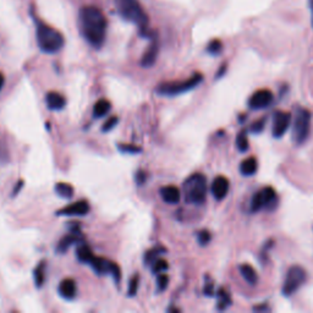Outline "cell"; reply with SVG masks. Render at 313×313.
Wrapping results in <instances>:
<instances>
[{
	"label": "cell",
	"mask_w": 313,
	"mask_h": 313,
	"mask_svg": "<svg viewBox=\"0 0 313 313\" xmlns=\"http://www.w3.org/2000/svg\"><path fill=\"white\" fill-rule=\"evenodd\" d=\"M230 189V183L225 176L219 175L213 180L212 186H210V191H212L213 197H214L217 201H222L227 197L228 192Z\"/></svg>",
	"instance_id": "cell-12"
},
{
	"label": "cell",
	"mask_w": 313,
	"mask_h": 313,
	"mask_svg": "<svg viewBox=\"0 0 313 313\" xmlns=\"http://www.w3.org/2000/svg\"><path fill=\"white\" fill-rule=\"evenodd\" d=\"M89 212V204L87 201H78L73 204H69L65 208L60 209L58 215H86Z\"/></svg>",
	"instance_id": "cell-14"
},
{
	"label": "cell",
	"mask_w": 313,
	"mask_h": 313,
	"mask_svg": "<svg viewBox=\"0 0 313 313\" xmlns=\"http://www.w3.org/2000/svg\"><path fill=\"white\" fill-rule=\"evenodd\" d=\"M120 152L127 153V155H137V153H141V148L138 146L135 145H119L117 146Z\"/></svg>",
	"instance_id": "cell-30"
},
{
	"label": "cell",
	"mask_w": 313,
	"mask_h": 313,
	"mask_svg": "<svg viewBox=\"0 0 313 313\" xmlns=\"http://www.w3.org/2000/svg\"><path fill=\"white\" fill-rule=\"evenodd\" d=\"M76 256H78V261L82 262V263H91L92 260L94 258V253L93 251L91 250L89 246H87L86 243H81V245L78 247V251H76Z\"/></svg>",
	"instance_id": "cell-22"
},
{
	"label": "cell",
	"mask_w": 313,
	"mask_h": 313,
	"mask_svg": "<svg viewBox=\"0 0 313 313\" xmlns=\"http://www.w3.org/2000/svg\"><path fill=\"white\" fill-rule=\"evenodd\" d=\"M115 6L122 19L135 24L143 36H147L150 19L138 0H115Z\"/></svg>",
	"instance_id": "cell-2"
},
{
	"label": "cell",
	"mask_w": 313,
	"mask_h": 313,
	"mask_svg": "<svg viewBox=\"0 0 313 313\" xmlns=\"http://www.w3.org/2000/svg\"><path fill=\"white\" fill-rule=\"evenodd\" d=\"M258 163L255 156H248L240 164V173L243 176H252L257 173Z\"/></svg>",
	"instance_id": "cell-18"
},
{
	"label": "cell",
	"mask_w": 313,
	"mask_h": 313,
	"mask_svg": "<svg viewBox=\"0 0 313 313\" xmlns=\"http://www.w3.org/2000/svg\"><path fill=\"white\" fill-rule=\"evenodd\" d=\"M163 252H165V248L163 247H156V248H152L151 251H148L147 253H146L145 256V262L147 264H152L153 262H155L156 260V257H158L159 255H161Z\"/></svg>",
	"instance_id": "cell-29"
},
{
	"label": "cell",
	"mask_w": 313,
	"mask_h": 313,
	"mask_svg": "<svg viewBox=\"0 0 313 313\" xmlns=\"http://www.w3.org/2000/svg\"><path fill=\"white\" fill-rule=\"evenodd\" d=\"M117 122H119V119H117V117H115V115L114 117H108V119L105 120L103 126H102V131H103V132H108V131L113 130L117 126Z\"/></svg>",
	"instance_id": "cell-33"
},
{
	"label": "cell",
	"mask_w": 313,
	"mask_h": 313,
	"mask_svg": "<svg viewBox=\"0 0 313 313\" xmlns=\"http://www.w3.org/2000/svg\"><path fill=\"white\" fill-rule=\"evenodd\" d=\"M146 179H147V176H146V173L145 171H138L137 174H136V183H137L138 185H142L145 184Z\"/></svg>",
	"instance_id": "cell-37"
},
{
	"label": "cell",
	"mask_w": 313,
	"mask_h": 313,
	"mask_svg": "<svg viewBox=\"0 0 313 313\" xmlns=\"http://www.w3.org/2000/svg\"><path fill=\"white\" fill-rule=\"evenodd\" d=\"M110 109H112V104H110L109 101H107V99H99L93 107V117H96V119L104 117L109 113Z\"/></svg>",
	"instance_id": "cell-21"
},
{
	"label": "cell",
	"mask_w": 313,
	"mask_h": 313,
	"mask_svg": "<svg viewBox=\"0 0 313 313\" xmlns=\"http://www.w3.org/2000/svg\"><path fill=\"white\" fill-rule=\"evenodd\" d=\"M273 99V92L269 91V89L267 88L258 89V91H256L255 93L250 97V99H248V107H250L251 109L255 110L264 109V108L269 107V105L272 104Z\"/></svg>",
	"instance_id": "cell-11"
},
{
	"label": "cell",
	"mask_w": 313,
	"mask_h": 313,
	"mask_svg": "<svg viewBox=\"0 0 313 313\" xmlns=\"http://www.w3.org/2000/svg\"><path fill=\"white\" fill-rule=\"evenodd\" d=\"M217 299H218V310L219 311H224V310H227L228 307L232 305V297H230L229 292L227 291L225 289H219L217 291Z\"/></svg>",
	"instance_id": "cell-23"
},
{
	"label": "cell",
	"mask_w": 313,
	"mask_h": 313,
	"mask_svg": "<svg viewBox=\"0 0 313 313\" xmlns=\"http://www.w3.org/2000/svg\"><path fill=\"white\" fill-rule=\"evenodd\" d=\"M223 52V43L219 39H213L210 40L207 45V53L210 55H219Z\"/></svg>",
	"instance_id": "cell-27"
},
{
	"label": "cell",
	"mask_w": 313,
	"mask_h": 313,
	"mask_svg": "<svg viewBox=\"0 0 313 313\" xmlns=\"http://www.w3.org/2000/svg\"><path fill=\"white\" fill-rule=\"evenodd\" d=\"M292 115L289 112H283V110H279L274 114V120H273V136L275 138L283 137L286 133V131L289 130L290 125H291Z\"/></svg>",
	"instance_id": "cell-10"
},
{
	"label": "cell",
	"mask_w": 313,
	"mask_h": 313,
	"mask_svg": "<svg viewBox=\"0 0 313 313\" xmlns=\"http://www.w3.org/2000/svg\"><path fill=\"white\" fill-rule=\"evenodd\" d=\"M36 37H37L38 47L40 50L47 54H54L64 47L63 35L58 30L44 24V22H38L37 30H36Z\"/></svg>",
	"instance_id": "cell-3"
},
{
	"label": "cell",
	"mask_w": 313,
	"mask_h": 313,
	"mask_svg": "<svg viewBox=\"0 0 313 313\" xmlns=\"http://www.w3.org/2000/svg\"><path fill=\"white\" fill-rule=\"evenodd\" d=\"M306 279L307 273L302 267L292 266L286 273L285 280H284L283 284V289H281V294L286 297L291 296V295H294L300 287L304 285Z\"/></svg>",
	"instance_id": "cell-7"
},
{
	"label": "cell",
	"mask_w": 313,
	"mask_h": 313,
	"mask_svg": "<svg viewBox=\"0 0 313 313\" xmlns=\"http://www.w3.org/2000/svg\"><path fill=\"white\" fill-rule=\"evenodd\" d=\"M168 268H169L168 262L163 260V258H156V260L152 263V272L155 274L164 273V272H165Z\"/></svg>",
	"instance_id": "cell-28"
},
{
	"label": "cell",
	"mask_w": 313,
	"mask_h": 313,
	"mask_svg": "<svg viewBox=\"0 0 313 313\" xmlns=\"http://www.w3.org/2000/svg\"><path fill=\"white\" fill-rule=\"evenodd\" d=\"M248 146H250V143H248L247 131L241 130L240 132L237 133V136H236V147H237V150L240 151V152L245 153L248 151Z\"/></svg>",
	"instance_id": "cell-26"
},
{
	"label": "cell",
	"mask_w": 313,
	"mask_h": 313,
	"mask_svg": "<svg viewBox=\"0 0 313 313\" xmlns=\"http://www.w3.org/2000/svg\"><path fill=\"white\" fill-rule=\"evenodd\" d=\"M55 192L58 196L63 197V198H71L75 194V189L73 185L68 183H58L55 185Z\"/></svg>",
	"instance_id": "cell-24"
},
{
	"label": "cell",
	"mask_w": 313,
	"mask_h": 313,
	"mask_svg": "<svg viewBox=\"0 0 313 313\" xmlns=\"http://www.w3.org/2000/svg\"><path fill=\"white\" fill-rule=\"evenodd\" d=\"M78 25L81 35L88 44L94 48H101L107 37V17L99 7L87 5L81 7L78 12Z\"/></svg>",
	"instance_id": "cell-1"
},
{
	"label": "cell",
	"mask_w": 313,
	"mask_h": 313,
	"mask_svg": "<svg viewBox=\"0 0 313 313\" xmlns=\"http://www.w3.org/2000/svg\"><path fill=\"white\" fill-rule=\"evenodd\" d=\"M253 311H269V307H267V305H262L261 307H255Z\"/></svg>",
	"instance_id": "cell-40"
},
{
	"label": "cell",
	"mask_w": 313,
	"mask_h": 313,
	"mask_svg": "<svg viewBox=\"0 0 313 313\" xmlns=\"http://www.w3.org/2000/svg\"><path fill=\"white\" fill-rule=\"evenodd\" d=\"M45 103L50 110H61L65 108L66 99L63 94L58 92H49L45 96Z\"/></svg>",
	"instance_id": "cell-17"
},
{
	"label": "cell",
	"mask_w": 313,
	"mask_h": 313,
	"mask_svg": "<svg viewBox=\"0 0 313 313\" xmlns=\"http://www.w3.org/2000/svg\"><path fill=\"white\" fill-rule=\"evenodd\" d=\"M276 198H278L276 197V192L273 187H263L260 191L256 192L255 196L251 199V213H257L264 208L273 209L276 204Z\"/></svg>",
	"instance_id": "cell-8"
},
{
	"label": "cell",
	"mask_w": 313,
	"mask_h": 313,
	"mask_svg": "<svg viewBox=\"0 0 313 313\" xmlns=\"http://www.w3.org/2000/svg\"><path fill=\"white\" fill-rule=\"evenodd\" d=\"M312 114L306 108H297L294 117V127H292V141L297 146L304 145L311 132Z\"/></svg>",
	"instance_id": "cell-6"
},
{
	"label": "cell",
	"mask_w": 313,
	"mask_h": 313,
	"mask_svg": "<svg viewBox=\"0 0 313 313\" xmlns=\"http://www.w3.org/2000/svg\"><path fill=\"white\" fill-rule=\"evenodd\" d=\"M310 9H311V22L313 27V0H310Z\"/></svg>",
	"instance_id": "cell-42"
},
{
	"label": "cell",
	"mask_w": 313,
	"mask_h": 313,
	"mask_svg": "<svg viewBox=\"0 0 313 313\" xmlns=\"http://www.w3.org/2000/svg\"><path fill=\"white\" fill-rule=\"evenodd\" d=\"M4 83H5V78H4V75L0 73V91H1V88L4 87Z\"/></svg>",
	"instance_id": "cell-41"
},
{
	"label": "cell",
	"mask_w": 313,
	"mask_h": 313,
	"mask_svg": "<svg viewBox=\"0 0 313 313\" xmlns=\"http://www.w3.org/2000/svg\"><path fill=\"white\" fill-rule=\"evenodd\" d=\"M58 291L60 294L61 297H64L65 300H74L78 294V285H76V281L74 279L66 278L64 280L60 281L58 287Z\"/></svg>",
	"instance_id": "cell-15"
},
{
	"label": "cell",
	"mask_w": 313,
	"mask_h": 313,
	"mask_svg": "<svg viewBox=\"0 0 313 313\" xmlns=\"http://www.w3.org/2000/svg\"><path fill=\"white\" fill-rule=\"evenodd\" d=\"M9 159L10 155L6 143L2 140H0V163H6V161H9Z\"/></svg>",
	"instance_id": "cell-34"
},
{
	"label": "cell",
	"mask_w": 313,
	"mask_h": 313,
	"mask_svg": "<svg viewBox=\"0 0 313 313\" xmlns=\"http://www.w3.org/2000/svg\"><path fill=\"white\" fill-rule=\"evenodd\" d=\"M185 201L195 206H202L207 197V179L203 174L190 175L183 185Z\"/></svg>",
	"instance_id": "cell-4"
},
{
	"label": "cell",
	"mask_w": 313,
	"mask_h": 313,
	"mask_svg": "<svg viewBox=\"0 0 313 313\" xmlns=\"http://www.w3.org/2000/svg\"><path fill=\"white\" fill-rule=\"evenodd\" d=\"M158 52H159V43L158 40L155 39L152 44L150 45V48L147 49V52L143 54L142 59H141V65H142L143 68H151V66L155 65L156 56H158Z\"/></svg>",
	"instance_id": "cell-16"
},
{
	"label": "cell",
	"mask_w": 313,
	"mask_h": 313,
	"mask_svg": "<svg viewBox=\"0 0 313 313\" xmlns=\"http://www.w3.org/2000/svg\"><path fill=\"white\" fill-rule=\"evenodd\" d=\"M138 283H140V278H138V275H135V276H133V278L130 280L129 290H127V295H129L130 297L135 296L136 292H137Z\"/></svg>",
	"instance_id": "cell-36"
},
{
	"label": "cell",
	"mask_w": 313,
	"mask_h": 313,
	"mask_svg": "<svg viewBox=\"0 0 313 313\" xmlns=\"http://www.w3.org/2000/svg\"><path fill=\"white\" fill-rule=\"evenodd\" d=\"M225 73H227V65H222V66H220L219 71H218V74H217V75H215V78H220L223 75H224Z\"/></svg>",
	"instance_id": "cell-39"
},
{
	"label": "cell",
	"mask_w": 313,
	"mask_h": 313,
	"mask_svg": "<svg viewBox=\"0 0 313 313\" xmlns=\"http://www.w3.org/2000/svg\"><path fill=\"white\" fill-rule=\"evenodd\" d=\"M240 273L242 278L246 280V283L250 284V285H256L258 283L257 273H256L255 268L250 266V264H241Z\"/></svg>",
	"instance_id": "cell-20"
},
{
	"label": "cell",
	"mask_w": 313,
	"mask_h": 313,
	"mask_svg": "<svg viewBox=\"0 0 313 313\" xmlns=\"http://www.w3.org/2000/svg\"><path fill=\"white\" fill-rule=\"evenodd\" d=\"M168 311H174V312H180V310L179 309H169Z\"/></svg>",
	"instance_id": "cell-43"
},
{
	"label": "cell",
	"mask_w": 313,
	"mask_h": 313,
	"mask_svg": "<svg viewBox=\"0 0 313 313\" xmlns=\"http://www.w3.org/2000/svg\"><path fill=\"white\" fill-rule=\"evenodd\" d=\"M161 199L168 204H178L181 199V191L174 185H166L159 191Z\"/></svg>",
	"instance_id": "cell-13"
},
{
	"label": "cell",
	"mask_w": 313,
	"mask_h": 313,
	"mask_svg": "<svg viewBox=\"0 0 313 313\" xmlns=\"http://www.w3.org/2000/svg\"><path fill=\"white\" fill-rule=\"evenodd\" d=\"M212 240V235L208 230H201V232L197 234V241L201 246H207Z\"/></svg>",
	"instance_id": "cell-31"
},
{
	"label": "cell",
	"mask_w": 313,
	"mask_h": 313,
	"mask_svg": "<svg viewBox=\"0 0 313 313\" xmlns=\"http://www.w3.org/2000/svg\"><path fill=\"white\" fill-rule=\"evenodd\" d=\"M168 284L169 276L164 273L158 274V278H156V287H158V291H164V290L168 287Z\"/></svg>",
	"instance_id": "cell-32"
},
{
	"label": "cell",
	"mask_w": 313,
	"mask_h": 313,
	"mask_svg": "<svg viewBox=\"0 0 313 313\" xmlns=\"http://www.w3.org/2000/svg\"><path fill=\"white\" fill-rule=\"evenodd\" d=\"M79 241H81V232H71V234H69L60 240V242L58 245V252H66L70 246L75 245V243L79 242Z\"/></svg>",
	"instance_id": "cell-19"
},
{
	"label": "cell",
	"mask_w": 313,
	"mask_h": 313,
	"mask_svg": "<svg viewBox=\"0 0 313 313\" xmlns=\"http://www.w3.org/2000/svg\"><path fill=\"white\" fill-rule=\"evenodd\" d=\"M33 279L37 287H40L45 281V262H40L33 271Z\"/></svg>",
	"instance_id": "cell-25"
},
{
	"label": "cell",
	"mask_w": 313,
	"mask_h": 313,
	"mask_svg": "<svg viewBox=\"0 0 313 313\" xmlns=\"http://www.w3.org/2000/svg\"><path fill=\"white\" fill-rule=\"evenodd\" d=\"M264 127H266V119H264V117H262V119H260V120H256V121L253 122L252 125H251L250 130H251V132H253V133H261L262 131L264 130Z\"/></svg>",
	"instance_id": "cell-35"
},
{
	"label": "cell",
	"mask_w": 313,
	"mask_h": 313,
	"mask_svg": "<svg viewBox=\"0 0 313 313\" xmlns=\"http://www.w3.org/2000/svg\"><path fill=\"white\" fill-rule=\"evenodd\" d=\"M203 292L206 296H213V295H214V286H213V284L207 283L206 285H204Z\"/></svg>",
	"instance_id": "cell-38"
},
{
	"label": "cell",
	"mask_w": 313,
	"mask_h": 313,
	"mask_svg": "<svg viewBox=\"0 0 313 313\" xmlns=\"http://www.w3.org/2000/svg\"><path fill=\"white\" fill-rule=\"evenodd\" d=\"M202 81H203V75L199 73H196L190 78L185 79V81L164 82V83L158 84V87H156V93L165 97H175L179 96V94L192 91V89L196 88L198 84H201Z\"/></svg>",
	"instance_id": "cell-5"
},
{
	"label": "cell",
	"mask_w": 313,
	"mask_h": 313,
	"mask_svg": "<svg viewBox=\"0 0 313 313\" xmlns=\"http://www.w3.org/2000/svg\"><path fill=\"white\" fill-rule=\"evenodd\" d=\"M89 266H91L92 268H93V271L96 272L97 274H99V275L110 273L113 275V278L115 279V281L119 283L120 276H121V272H120L119 266H117V263H114V262H110L105 260V258H99L94 256V258L92 260L91 263H89Z\"/></svg>",
	"instance_id": "cell-9"
}]
</instances>
